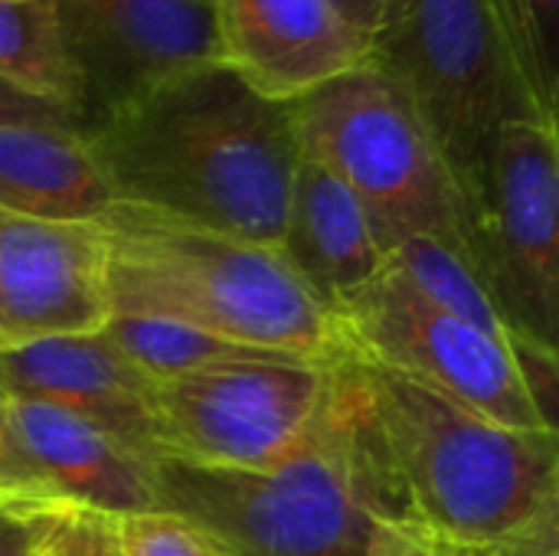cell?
Here are the masks:
<instances>
[{"instance_id":"6da1fadb","label":"cell","mask_w":559,"mask_h":556,"mask_svg":"<svg viewBox=\"0 0 559 556\" xmlns=\"http://www.w3.org/2000/svg\"><path fill=\"white\" fill-rule=\"evenodd\" d=\"M344 360L360 393L377 521L436 556H559L557 433L501 426L396 370Z\"/></svg>"},{"instance_id":"7a4b0ae2","label":"cell","mask_w":559,"mask_h":556,"mask_svg":"<svg viewBox=\"0 0 559 556\" xmlns=\"http://www.w3.org/2000/svg\"><path fill=\"white\" fill-rule=\"evenodd\" d=\"M82 138L118 203L278 249L301 161L292 105L223 59L98 118Z\"/></svg>"},{"instance_id":"3957f363","label":"cell","mask_w":559,"mask_h":556,"mask_svg":"<svg viewBox=\"0 0 559 556\" xmlns=\"http://www.w3.org/2000/svg\"><path fill=\"white\" fill-rule=\"evenodd\" d=\"M95 229L108 315L170 318L242 347L318 364L341 357L334 318L278 249L118 200Z\"/></svg>"},{"instance_id":"277c9868","label":"cell","mask_w":559,"mask_h":556,"mask_svg":"<svg viewBox=\"0 0 559 556\" xmlns=\"http://www.w3.org/2000/svg\"><path fill=\"white\" fill-rule=\"evenodd\" d=\"M331 374L314 433L278 469L233 472L157 456V511L187 521L216 556H364L377 478L344 354Z\"/></svg>"},{"instance_id":"5b68a950","label":"cell","mask_w":559,"mask_h":556,"mask_svg":"<svg viewBox=\"0 0 559 556\" xmlns=\"http://www.w3.org/2000/svg\"><path fill=\"white\" fill-rule=\"evenodd\" d=\"M370 59L413 102L462 190L468 220L498 131L511 118H544L495 0H390L370 36Z\"/></svg>"},{"instance_id":"8992f818","label":"cell","mask_w":559,"mask_h":556,"mask_svg":"<svg viewBox=\"0 0 559 556\" xmlns=\"http://www.w3.org/2000/svg\"><path fill=\"white\" fill-rule=\"evenodd\" d=\"M305 157L337 174L383 252L413 236L465 242V200L400 82L373 59L292 102Z\"/></svg>"},{"instance_id":"52a82bcc","label":"cell","mask_w":559,"mask_h":556,"mask_svg":"<svg viewBox=\"0 0 559 556\" xmlns=\"http://www.w3.org/2000/svg\"><path fill=\"white\" fill-rule=\"evenodd\" d=\"M331 364L255 354L154 383L160 456L203 469H278L314 433L331 397Z\"/></svg>"},{"instance_id":"ba28073f","label":"cell","mask_w":559,"mask_h":556,"mask_svg":"<svg viewBox=\"0 0 559 556\" xmlns=\"http://www.w3.org/2000/svg\"><path fill=\"white\" fill-rule=\"evenodd\" d=\"M465 246L511 341L557 351L559 341V141L550 118H511L491 147Z\"/></svg>"},{"instance_id":"9c48e42d","label":"cell","mask_w":559,"mask_h":556,"mask_svg":"<svg viewBox=\"0 0 559 556\" xmlns=\"http://www.w3.org/2000/svg\"><path fill=\"white\" fill-rule=\"evenodd\" d=\"M334 324L341 351L357 360L419 380L501 426L550 429L524 390L511 344L436 308L390 265Z\"/></svg>"},{"instance_id":"30bf717a","label":"cell","mask_w":559,"mask_h":556,"mask_svg":"<svg viewBox=\"0 0 559 556\" xmlns=\"http://www.w3.org/2000/svg\"><path fill=\"white\" fill-rule=\"evenodd\" d=\"M75 66L85 128L219 59L210 0H46ZM85 134V131H82Z\"/></svg>"},{"instance_id":"8fae6325","label":"cell","mask_w":559,"mask_h":556,"mask_svg":"<svg viewBox=\"0 0 559 556\" xmlns=\"http://www.w3.org/2000/svg\"><path fill=\"white\" fill-rule=\"evenodd\" d=\"M95 223L0 210V344L95 331L108 318Z\"/></svg>"},{"instance_id":"7c38bea8","label":"cell","mask_w":559,"mask_h":556,"mask_svg":"<svg viewBox=\"0 0 559 556\" xmlns=\"http://www.w3.org/2000/svg\"><path fill=\"white\" fill-rule=\"evenodd\" d=\"M0 387L10 400L59 406L108 429L141 456H160L151 416L154 383L102 328L0 344Z\"/></svg>"},{"instance_id":"4fadbf2b","label":"cell","mask_w":559,"mask_h":556,"mask_svg":"<svg viewBox=\"0 0 559 556\" xmlns=\"http://www.w3.org/2000/svg\"><path fill=\"white\" fill-rule=\"evenodd\" d=\"M216 33L219 59L285 105L370 59L331 0H216Z\"/></svg>"},{"instance_id":"5bb4252c","label":"cell","mask_w":559,"mask_h":556,"mask_svg":"<svg viewBox=\"0 0 559 556\" xmlns=\"http://www.w3.org/2000/svg\"><path fill=\"white\" fill-rule=\"evenodd\" d=\"M16 436L62 508L102 518L157 511L151 456L59 406L10 400Z\"/></svg>"},{"instance_id":"9a60e30c","label":"cell","mask_w":559,"mask_h":556,"mask_svg":"<svg viewBox=\"0 0 559 556\" xmlns=\"http://www.w3.org/2000/svg\"><path fill=\"white\" fill-rule=\"evenodd\" d=\"M278 252L331 318L386 265V252L360 200L337 174L305 154L295 170Z\"/></svg>"},{"instance_id":"2e32d148","label":"cell","mask_w":559,"mask_h":556,"mask_svg":"<svg viewBox=\"0 0 559 556\" xmlns=\"http://www.w3.org/2000/svg\"><path fill=\"white\" fill-rule=\"evenodd\" d=\"M111 203L79 131L0 125V210L46 223H95Z\"/></svg>"},{"instance_id":"e0dca14e","label":"cell","mask_w":559,"mask_h":556,"mask_svg":"<svg viewBox=\"0 0 559 556\" xmlns=\"http://www.w3.org/2000/svg\"><path fill=\"white\" fill-rule=\"evenodd\" d=\"M0 79L66 108L85 131V102L46 0H0Z\"/></svg>"},{"instance_id":"ac0fdd59","label":"cell","mask_w":559,"mask_h":556,"mask_svg":"<svg viewBox=\"0 0 559 556\" xmlns=\"http://www.w3.org/2000/svg\"><path fill=\"white\" fill-rule=\"evenodd\" d=\"M386 265L393 272H400L436 308L511 344V331H508L481 272L475 269L465 242L413 236L386 252Z\"/></svg>"},{"instance_id":"d6986e66","label":"cell","mask_w":559,"mask_h":556,"mask_svg":"<svg viewBox=\"0 0 559 556\" xmlns=\"http://www.w3.org/2000/svg\"><path fill=\"white\" fill-rule=\"evenodd\" d=\"M102 331L151 383H167L213 364L269 354V351L223 341L216 334H206L200 328L170 318H147V315H108Z\"/></svg>"},{"instance_id":"ffe728a7","label":"cell","mask_w":559,"mask_h":556,"mask_svg":"<svg viewBox=\"0 0 559 556\" xmlns=\"http://www.w3.org/2000/svg\"><path fill=\"white\" fill-rule=\"evenodd\" d=\"M495 7L534 105L557 121L559 0H495Z\"/></svg>"},{"instance_id":"44dd1931","label":"cell","mask_w":559,"mask_h":556,"mask_svg":"<svg viewBox=\"0 0 559 556\" xmlns=\"http://www.w3.org/2000/svg\"><path fill=\"white\" fill-rule=\"evenodd\" d=\"M0 508L29 511V514H59L69 511L46 485L39 469L29 462L10 413V397L0 387Z\"/></svg>"},{"instance_id":"7402d4cb","label":"cell","mask_w":559,"mask_h":556,"mask_svg":"<svg viewBox=\"0 0 559 556\" xmlns=\"http://www.w3.org/2000/svg\"><path fill=\"white\" fill-rule=\"evenodd\" d=\"M111 524L128 556H216L187 521L167 511L128 514Z\"/></svg>"},{"instance_id":"603a6c76","label":"cell","mask_w":559,"mask_h":556,"mask_svg":"<svg viewBox=\"0 0 559 556\" xmlns=\"http://www.w3.org/2000/svg\"><path fill=\"white\" fill-rule=\"evenodd\" d=\"M49 556H128L111 518L88 511H62L46 541Z\"/></svg>"},{"instance_id":"cb8c5ba5","label":"cell","mask_w":559,"mask_h":556,"mask_svg":"<svg viewBox=\"0 0 559 556\" xmlns=\"http://www.w3.org/2000/svg\"><path fill=\"white\" fill-rule=\"evenodd\" d=\"M0 125H52V128H72L82 134V125L75 115L10 85L7 79H0Z\"/></svg>"},{"instance_id":"d4e9b609","label":"cell","mask_w":559,"mask_h":556,"mask_svg":"<svg viewBox=\"0 0 559 556\" xmlns=\"http://www.w3.org/2000/svg\"><path fill=\"white\" fill-rule=\"evenodd\" d=\"M59 514H29V511L0 508V556L39 554L46 547Z\"/></svg>"},{"instance_id":"484cf974","label":"cell","mask_w":559,"mask_h":556,"mask_svg":"<svg viewBox=\"0 0 559 556\" xmlns=\"http://www.w3.org/2000/svg\"><path fill=\"white\" fill-rule=\"evenodd\" d=\"M364 556H436L419 537L406 534L403 528L390 524V521H377L373 518V528H370V537H367V547Z\"/></svg>"},{"instance_id":"4316f807","label":"cell","mask_w":559,"mask_h":556,"mask_svg":"<svg viewBox=\"0 0 559 556\" xmlns=\"http://www.w3.org/2000/svg\"><path fill=\"white\" fill-rule=\"evenodd\" d=\"M331 3L341 10V16H344L360 36L370 39L390 0H331Z\"/></svg>"},{"instance_id":"83f0119b","label":"cell","mask_w":559,"mask_h":556,"mask_svg":"<svg viewBox=\"0 0 559 556\" xmlns=\"http://www.w3.org/2000/svg\"><path fill=\"white\" fill-rule=\"evenodd\" d=\"M36 556H49V554H46V547H43V551H39V554H36Z\"/></svg>"},{"instance_id":"f1b7e54d","label":"cell","mask_w":559,"mask_h":556,"mask_svg":"<svg viewBox=\"0 0 559 556\" xmlns=\"http://www.w3.org/2000/svg\"><path fill=\"white\" fill-rule=\"evenodd\" d=\"M210 3H216V0H210Z\"/></svg>"}]
</instances>
